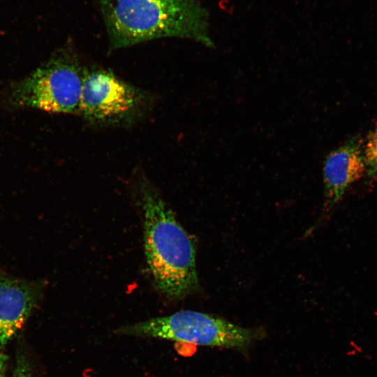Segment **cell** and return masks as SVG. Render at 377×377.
Listing matches in <instances>:
<instances>
[{
    "label": "cell",
    "instance_id": "1",
    "mask_svg": "<svg viewBox=\"0 0 377 377\" xmlns=\"http://www.w3.org/2000/svg\"><path fill=\"white\" fill-rule=\"evenodd\" d=\"M110 52L163 38L214 47L209 13L201 0H94Z\"/></svg>",
    "mask_w": 377,
    "mask_h": 377
},
{
    "label": "cell",
    "instance_id": "2",
    "mask_svg": "<svg viewBox=\"0 0 377 377\" xmlns=\"http://www.w3.org/2000/svg\"><path fill=\"white\" fill-rule=\"evenodd\" d=\"M136 187L146 260L155 287L169 300H182L199 288L193 242L148 179L142 177Z\"/></svg>",
    "mask_w": 377,
    "mask_h": 377
},
{
    "label": "cell",
    "instance_id": "3",
    "mask_svg": "<svg viewBox=\"0 0 377 377\" xmlns=\"http://www.w3.org/2000/svg\"><path fill=\"white\" fill-rule=\"evenodd\" d=\"M86 67L73 47L59 48L35 71L9 87L7 103L14 108L80 114Z\"/></svg>",
    "mask_w": 377,
    "mask_h": 377
},
{
    "label": "cell",
    "instance_id": "4",
    "mask_svg": "<svg viewBox=\"0 0 377 377\" xmlns=\"http://www.w3.org/2000/svg\"><path fill=\"white\" fill-rule=\"evenodd\" d=\"M117 335L157 338L195 346L244 350L263 336L258 329L236 325L226 320L194 311H182L120 327Z\"/></svg>",
    "mask_w": 377,
    "mask_h": 377
},
{
    "label": "cell",
    "instance_id": "5",
    "mask_svg": "<svg viewBox=\"0 0 377 377\" xmlns=\"http://www.w3.org/2000/svg\"><path fill=\"white\" fill-rule=\"evenodd\" d=\"M149 93L99 66H87L80 114L95 127H124L135 124L152 105Z\"/></svg>",
    "mask_w": 377,
    "mask_h": 377
},
{
    "label": "cell",
    "instance_id": "6",
    "mask_svg": "<svg viewBox=\"0 0 377 377\" xmlns=\"http://www.w3.org/2000/svg\"><path fill=\"white\" fill-rule=\"evenodd\" d=\"M44 288L43 281L17 278L0 269V350L24 326Z\"/></svg>",
    "mask_w": 377,
    "mask_h": 377
},
{
    "label": "cell",
    "instance_id": "7",
    "mask_svg": "<svg viewBox=\"0 0 377 377\" xmlns=\"http://www.w3.org/2000/svg\"><path fill=\"white\" fill-rule=\"evenodd\" d=\"M364 140L348 139L325 157L323 163L325 215L341 201L346 190L366 173Z\"/></svg>",
    "mask_w": 377,
    "mask_h": 377
},
{
    "label": "cell",
    "instance_id": "8",
    "mask_svg": "<svg viewBox=\"0 0 377 377\" xmlns=\"http://www.w3.org/2000/svg\"><path fill=\"white\" fill-rule=\"evenodd\" d=\"M363 154L366 173L370 182L377 181V121L364 140Z\"/></svg>",
    "mask_w": 377,
    "mask_h": 377
},
{
    "label": "cell",
    "instance_id": "9",
    "mask_svg": "<svg viewBox=\"0 0 377 377\" xmlns=\"http://www.w3.org/2000/svg\"><path fill=\"white\" fill-rule=\"evenodd\" d=\"M11 377H35L29 362L24 354L17 355Z\"/></svg>",
    "mask_w": 377,
    "mask_h": 377
},
{
    "label": "cell",
    "instance_id": "10",
    "mask_svg": "<svg viewBox=\"0 0 377 377\" xmlns=\"http://www.w3.org/2000/svg\"><path fill=\"white\" fill-rule=\"evenodd\" d=\"M8 356L0 350V377H6Z\"/></svg>",
    "mask_w": 377,
    "mask_h": 377
}]
</instances>
